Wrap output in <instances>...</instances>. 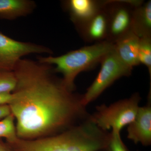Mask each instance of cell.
<instances>
[{
    "label": "cell",
    "instance_id": "cell-1",
    "mask_svg": "<svg viewBox=\"0 0 151 151\" xmlns=\"http://www.w3.org/2000/svg\"><path fill=\"white\" fill-rule=\"evenodd\" d=\"M13 71L17 83L9 105L18 137L36 139L89 118L81 96L73 94L54 75L52 65L22 58Z\"/></svg>",
    "mask_w": 151,
    "mask_h": 151
},
{
    "label": "cell",
    "instance_id": "cell-3",
    "mask_svg": "<svg viewBox=\"0 0 151 151\" xmlns=\"http://www.w3.org/2000/svg\"><path fill=\"white\" fill-rule=\"evenodd\" d=\"M114 48V43L105 40L68 52L60 56L40 57L38 60L42 63L55 65V72L62 74L63 84L72 92L77 75L82 71L94 68Z\"/></svg>",
    "mask_w": 151,
    "mask_h": 151
},
{
    "label": "cell",
    "instance_id": "cell-15",
    "mask_svg": "<svg viewBox=\"0 0 151 151\" xmlns=\"http://www.w3.org/2000/svg\"><path fill=\"white\" fill-rule=\"evenodd\" d=\"M140 64L147 68L150 76H151V37L140 38L139 49Z\"/></svg>",
    "mask_w": 151,
    "mask_h": 151
},
{
    "label": "cell",
    "instance_id": "cell-8",
    "mask_svg": "<svg viewBox=\"0 0 151 151\" xmlns=\"http://www.w3.org/2000/svg\"><path fill=\"white\" fill-rule=\"evenodd\" d=\"M127 138L135 144L143 146L151 144V99L147 104L139 107L135 119L127 127Z\"/></svg>",
    "mask_w": 151,
    "mask_h": 151
},
{
    "label": "cell",
    "instance_id": "cell-9",
    "mask_svg": "<svg viewBox=\"0 0 151 151\" xmlns=\"http://www.w3.org/2000/svg\"><path fill=\"white\" fill-rule=\"evenodd\" d=\"M104 5L105 1L95 0H69L64 2V7L76 29L94 17Z\"/></svg>",
    "mask_w": 151,
    "mask_h": 151
},
{
    "label": "cell",
    "instance_id": "cell-12",
    "mask_svg": "<svg viewBox=\"0 0 151 151\" xmlns=\"http://www.w3.org/2000/svg\"><path fill=\"white\" fill-rule=\"evenodd\" d=\"M29 0H0V19H15L31 13L35 7Z\"/></svg>",
    "mask_w": 151,
    "mask_h": 151
},
{
    "label": "cell",
    "instance_id": "cell-13",
    "mask_svg": "<svg viewBox=\"0 0 151 151\" xmlns=\"http://www.w3.org/2000/svg\"><path fill=\"white\" fill-rule=\"evenodd\" d=\"M132 30L139 38L151 37V1L135 7Z\"/></svg>",
    "mask_w": 151,
    "mask_h": 151
},
{
    "label": "cell",
    "instance_id": "cell-4",
    "mask_svg": "<svg viewBox=\"0 0 151 151\" xmlns=\"http://www.w3.org/2000/svg\"><path fill=\"white\" fill-rule=\"evenodd\" d=\"M141 100L139 94L136 93L129 98L119 100L109 106L100 105L89 118L103 131L112 130V132L121 133L123 128L135 119Z\"/></svg>",
    "mask_w": 151,
    "mask_h": 151
},
{
    "label": "cell",
    "instance_id": "cell-2",
    "mask_svg": "<svg viewBox=\"0 0 151 151\" xmlns=\"http://www.w3.org/2000/svg\"><path fill=\"white\" fill-rule=\"evenodd\" d=\"M110 133L87 119L78 126L48 137L6 143L11 151H99L107 148Z\"/></svg>",
    "mask_w": 151,
    "mask_h": 151
},
{
    "label": "cell",
    "instance_id": "cell-20",
    "mask_svg": "<svg viewBox=\"0 0 151 151\" xmlns=\"http://www.w3.org/2000/svg\"><path fill=\"white\" fill-rule=\"evenodd\" d=\"M0 151H11L7 143L3 142L1 139H0Z\"/></svg>",
    "mask_w": 151,
    "mask_h": 151
},
{
    "label": "cell",
    "instance_id": "cell-21",
    "mask_svg": "<svg viewBox=\"0 0 151 151\" xmlns=\"http://www.w3.org/2000/svg\"><path fill=\"white\" fill-rule=\"evenodd\" d=\"M108 151V149H105V150H100V151Z\"/></svg>",
    "mask_w": 151,
    "mask_h": 151
},
{
    "label": "cell",
    "instance_id": "cell-18",
    "mask_svg": "<svg viewBox=\"0 0 151 151\" xmlns=\"http://www.w3.org/2000/svg\"><path fill=\"white\" fill-rule=\"evenodd\" d=\"M12 93L0 94V105H9L12 100Z\"/></svg>",
    "mask_w": 151,
    "mask_h": 151
},
{
    "label": "cell",
    "instance_id": "cell-14",
    "mask_svg": "<svg viewBox=\"0 0 151 151\" xmlns=\"http://www.w3.org/2000/svg\"><path fill=\"white\" fill-rule=\"evenodd\" d=\"M14 120V117L12 113L0 120V139L5 138L9 142L18 137Z\"/></svg>",
    "mask_w": 151,
    "mask_h": 151
},
{
    "label": "cell",
    "instance_id": "cell-10",
    "mask_svg": "<svg viewBox=\"0 0 151 151\" xmlns=\"http://www.w3.org/2000/svg\"><path fill=\"white\" fill-rule=\"evenodd\" d=\"M108 29V13L104 5L94 17L77 29L85 41L95 43L106 40Z\"/></svg>",
    "mask_w": 151,
    "mask_h": 151
},
{
    "label": "cell",
    "instance_id": "cell-11",
    "mask_svg": "<svg viewBox=\"0 0 151 151\" xmlns=\"http://www.w3.org/2000/svg\"><path fill=\"white\" fill-rule=\"evenodd\" d=\"M139 41L140 38L132 30L114 43V51L117 56L124 64L132 69L140 64Z\"/></svg>",
    "mask_w": 151,
    "mask_h": 151
},
{
    "label": "cell",
    "instance_id": "cell-16",
    "mask_svg": "<svg viewBox=\"0 0 151 151\" xmlns=\"http://www.w3.org/2000/svg\"><path fill=\"white\" fill-rule=\"evenodd\" d=\"M17 83L14 71L0 72V94L12 93L15 89Z\"/></svg>",
    "mask_w": 151,
    "mask_h": 151
},
{
    "label": "cell",
    "instance_id": "cell-6",
    "mask_svg": "<svg viewBox=\"0 0 151 151\" xmlns=\"http://www.w3.org/2000/svg\"><path fill=\"white\" fill-rule=\"evenodd\" d=\"M142 1H105L108 15V29L106 41L115 43L132 31L133 12Z\"/></svg>",
    "mask_w": 151,
    "mask_h": 151
},
{
    "label": "cell",
    "instance_id": "cell-5",
    "mask_svg": "<svg viewBox=\"0 0 151 151\" xmlns=\"http://www.w3.org/2000/svg\"><path fill=\"white\" fill-rule=\"evenodd\" d=\"M100 63L101 68L98 75L81 96V103L85 107L96 100L116 80L129 76L133 70L122 62L114 49L103 58Z\"/></svg>",
    "mask_w": 151,
    "mask_h": 151
},
{
    "label": "cell",
    "instance_id": "cell-19",
    "mask_svg": "<svg viewBox=\"0 0 151 151\" xmlns=\"http://www.w3.org/2000/svg\"><path fill=\"white\" fill-rule=\"evenodd\" d=\"M11 113V109L9 105H0V120L8 116Z\"/></svg>",
    "mask_w": 151,
    "mask_h": 151
},
{
    "label": "cell",
    "instance_id": "cell-7",
    "mask_svg": "<svg viewBox=\"0 0 151 151\" xmlns=\"http://www.w3.org/2000/svg\"><path fill=\"white\" fill-rule=\"evenodd\" d=\"M43 45L15 40L0 32V72L13 71L18 62L31 54H51Z\"/></svg>",
    "mask_w": 151,
    "mask_h": 151
},
{
    "label": "cell",
    "instance_id": "cell-17",
    "mask_svg": "<svg viewBox=\"0 0 151 151\" xmlns=\"http://www.w3.org/2000/svg\"><path fill=\"white\" fill-rule=\"evenodd\" d=\"M108 151H129L122 141L121 133L111 132L108 147Z\"/></svg>",
    "mask_w": 151,
    "mask_h": 151
}]
</instances>
